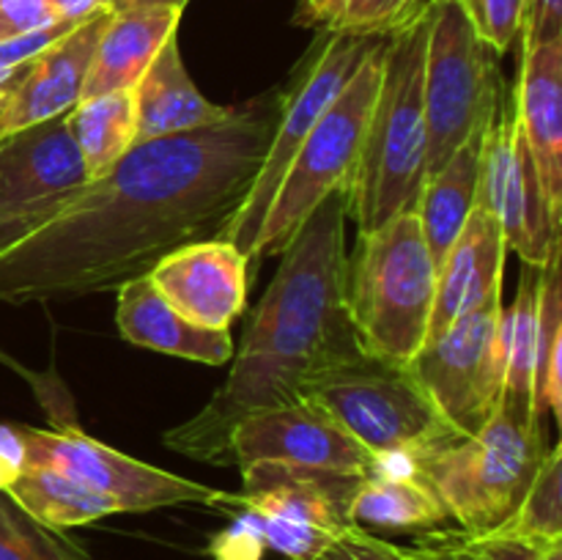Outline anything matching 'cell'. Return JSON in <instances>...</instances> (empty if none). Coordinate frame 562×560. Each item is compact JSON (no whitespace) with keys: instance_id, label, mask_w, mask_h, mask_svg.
<instances>
[{"instance_id":"obj_1","label":"cell","mask_w":562,"mask_h":560,"mask_svg":"<svg viewBox=\"0 0 562 560\" xmlns=\"http://www.w3.org/2000/svg\"><path fill=\"white\" fill-rule=\"evenodd\" d=\"M278 110L280 91H269L220 124L132 146L0 256V302L113 291L179 247L220 239L256 181Z\"/></svg>"},{"instance_id":"obj_30","label":"cell","mask_w":562,"mask_h":560,"mask_svg":"<svg viewBox=\"0 0 562 560\" xmlns=\"http://www.w3.org/2000/svg\"><path fill=\"white\" fill-rule=\"evenodd\" d=\"M562 294H560V258L541 269V294H538V362H536V399L543 412L562 415Z\"/></svg>"},{"instance_id":"obj_29","label":"cell","mask_w":562,"mask_h":560,"mask_svg":"<svg viewBox=\"0 0 562 560\" xmlns=\"http://www.w3.org/2000/svg\"><path fill=\"white\" fill-rule=\"evenodd\" d=\"M406 552L412 560H543L547 547L508 533H467L461 527H439L417 533L415 544H409Z\"/></svg>"},{"instance_id":"obj_4","label":"cell","mask_w":562,"mask_h":560,"mask_svg":"<svg viewBox=\"0 0 562 560\" xmlns=\"http://www.w3.org/2000/svg\"><path fill=\"white\" fill-rule=\"evenodd\" d=\"M547 453V417L499 399L481 432L423 456L412 470L461 530L494 533L516 514Z\"/></svg>"},{"instance_id":"obj_16","label":"cell","mask_w":562,"mask_h":560,"mask_svg":"<svg viewBox=\"0 0 562 560\" xmlns=\"http://www.w3.org/2000/svg\"><path fill=\"white\" fill-rule=\"evenodd\" d=\"M66 113L0 141V198L20 209H60L88 184Z\"/></svg>"},{"instance_id":"obj_37","label":"cell","mask_w":562,"mask_h":560,"mask_svg":"<svg viewBox=\"0 0 562 560\" xmlns=\"http://www.w3.org/2000/svg\"><path fill=\"white\" fill-rule=\"evenodd\" d=\"M521 49L562 38V0H527Z\"/></svg>"},{"instance_id":"obj_31","label":"cell","mask_w":562,"mask_h":560,"mask_svg":"<svg viewBox=\"0 0 562 560\" xmlns=\"http://www.w3.org/2000/svg\"><path fill=\"white\" fill-rule=\"evenodd\" d=\"M71 538L42 527L5 492H0V560H60Z\"/></svg>"},{"instance_id":"obj_17","label":"cell","mask_w":562,"mask_h":560,"mask_svg":"<svg viewBox=\"0 0 562 560\" xmlns=\"http://www.w3.org/2000/svg\"><path fill=\"white\" fill-rule=\"evenodd\" d=\"M110 16H113L110 9L86 16L75 31L49 44L44 53L31 60L14 97L9 99L3 115H0V141L25 126L38 124V121L69 113L80 102L93 49H97Z\"/></svg>"},{"instance_id":"obj_11","label":"cell","mask_w":562,"mask_h":560,"mask_svg":"<svg viewBox=\"0 0 562 560\" xmlns=\"http://www.w3.org/2000/svg\"><path fill=\"white\" fill-rule=\"evenodd\" d=\"M497 217L508 250L527 267L543 269L560 258V214L549 203L516 119L514 91H499L492 124L483 141L477 201Z\"/></svg>"},{"instance_id":"obj_44","label":"cell","mask_w":562,"mask_h":560,"mask_svg":"<svg viewBox=\"0 0 562 560\" xmlns=\"http://www.w3.org/2000/svg\"><path fill=\"white\" fill-rule=\"evenodd\" d=\"M60 560H91V558L86 555V549H80L75 541H71V547L66 549V555Z\"/></svg>"},{"instance_id":"obj_10","label":"cell","mask_w":562,"mask_h":560,"mask_svg":"<svg viewBox=\"0 0 562 560\" xmlns=\"http://www.w3.org/2000/svg\"><path fill=\"white\" fill-rule=\"evenodd\" d=\"M503 294L456 318L406 362L442 421L461 439L481 432L503 399Z\"/></svg>"},{"instance_id":"obj_33","label":"cell","mask_w":562,"mask_h":560,"mask_svg":"<svg viewBox=\"0 0 562 560\" xmlns=\"http://www.w3.org/2000/svg\"><path fill=\"white\" fill-rule=\"evenodd\" d=\"M483 42L503 55L521 36L527 0H461Z\"/></svg>"},{"instance_id":"obj_32","label":"cell","mask_w":562,"mask_h":560,"mask_svg":"<svg viewBox=\"0 0 562 560\" xmlns=\"http://www.w3.org/2000/svg\"><path fill=\"white\" fill-rule=\"evenodd\" d=\"M428 0H344L338 20L327 31L355 36H390L404 27Z\"/></svg>"},{"instance_id":"obj_18","label":"cell","mask_w":562,"mask_h":560,"mask_svg":"<svg viewBox=\"0 0 562 560\" xmlns=\"http://www.w3.org/2000/svg\"><path fill=\"white\" fill-rule=\"evenodd\" d=\"M505 253L508 245L497 217L475 203L464 231L437 267V296L428 338L448 329L456 318L481 307L492 296L503 294Z\"/></svg>"},{"instance_id":"obj_9","label":"cell","mask_w":562,"mask_h":560,"mask_svg":"<svg viewBox=\"0 0 562 560\" xmlns=\"http://www.w3.org/2000/svg\"><path fill=\"white\" fill-rule=\"evenodd\" d=\"M379 38L382 36H355V33L327 31L322 42H316V47L305 55L291 86L280 91L278 121H274L272 141H269L267 154H263L256 181H252L245 203H241L236 217L231 220L220 239L234 242L247 258L252 256L258 231H261L263 217L272 206L274 192H278L291 159L296 157L305 137L316 126V121L333 104V99L344 91L346 82L360 69V64Z\"/></svg>"},{"instance_id":"obj_12","label":"cell","mask_w":562,"mask_h":560,"mask_svg":"<svg viewBox=\"0 0 562 560\" xmlns=\"http://www.w3.org/2000/svg\"><path fill=\"white\" fill-rule=\"evenodd\" d=\"M25 459L55 467L91 492L115 503L119 514L168 508V505H214L225 492L168 470L137 461L110 445L97 443L77 426H58L55 432L20 426Z\"/></svg>"},{"instance_id":"obj_21","label":"cell","mask_w":562,"mask_h":560,"mask_svg":"<svg viewBox=\"0 0 562 560\" xmlns=\"http://www.w3.org/2000/svg\"><path fill=\"white\" fill-rule=\"evenodd\" d=\"M132 93H135V146L220 124L236 110L231 104L209 102L198 91L190 71L184 69L176 36H170L154 55Z\"/></svg>"},{"instance_id":"obj_40","label":"cell","mask_w":562,"mask_h":560,"mask_svg":"<svg viewBox=\"0 0 562 560\" xmlns=\"http://www.w3.org/2000/svg\"><path fill=\"white\" fill-rule=\"evenodd\" d=\"M340 9H344V0H305V11H302V20L316 22L324 31L333 27V22L338 20Z\"/></svg>"},{"instance_id":"obj_8","label":"cell","mask_w":562,"mask_h":560,"mask_svg":"<svg viewBox=\"0 0 562 560\" xmlns=\"http://www.w3.org/2000/svg\"><path fill=\"white\" fill-rule=\"evenodd\" d=\"M384 44H387V36L373 44L360 69L351 75L344 91L324 110L296 157L291 159L283 181L274 192L272 206L263 217L261 231H258L250 261L280 256L291 245L302 223L311 217L313 209L335 190L346 187L357 157H360L368 115H371L373 99H376Z\"/></svg>"},{"instance_id":"obj_28","label":"cell","mask_w":562,"mask_h":560,"mask_svg":"<svg viewBox=\"0 0 562 560\" xmlns=\"http://www.w3.org/2000/svg\"><path fill=\"white\" fill-rule=\"evenodd\" d=\"M538 547L562 544V448H549L516 514L499 530Z\"/></svg>"},{"instance_id":"obj_3","label":"cell","mask_w":562,"mask_h":560,"mask_svg":"<svg viewBox=\"0 0 562 560\" xmlns=\"http://www.w3.org/2000/svg\"><path fill=\"white\" fill-rule=\"evenodd\" d=\"M428 5L390 33L376 99L368 115L360 157L346 181V214L360 234L412 212L428 179V126L423 108Z\"/></svg>"},{"instance_id":"obj_15","label":"cell","mask_w":562,"mask_h":560,"mask_svg":"<svg viewBox=\"0 0 562 560\" xmlns=\"http://www.w3.org/2000/svg\"><path fill=\"white\" fill-rule=\"evenodd\" d=\"M247 264L234 242L203 239L165 256L148 278L181 316L206 329H228L245 311Z\"/></svg>"},{"instance_id":"obj_43","label":"cell","mask_w":562,"mask_h":560,"mask_svg":"<svg viewBox=\"0 0 562 560\" xmlns=\"http://www.w3.org/2000/svg\"><path fill=\"white\" fill-rule=\"evenodd\" d=\"M0 366H5V368H9V371L20 373V377L25 379V382H31V384H33V390H36V393H38V399H44V393H47V384H44V377H42V373L27 371V368L22 366V362H16L14 357L5 355L3 349H0Z\"/></svg>"},{"instance_id":"obj_13","label":"cell","mask_w":562,"mask_h":560,"mask_svg":"<svg viewBox=\"0 0 562 560\" xmlns=\"http://www.w3.org/2000/svg\"><path fill=\"white\" fill-rule=\"evenodd\" d=\"M280 464L318 467V470L373 475L382 470L376 459L313 401L272 406L245 417L231 434V464Z\"/></svg>"},{"instance_id":"obj_26","label":"cell","mask_w":562,"mask_h":560,"mask_svg":"<svg viewBox=\"0 0 562 560\" xmlns=\"http://www.w3.org/2000/svg\"><path fill=\"white\" fill-rule=\"evenodd\" d=\"M538 294H541V269L527 267L521 285L499 324V349H503V399L514 401L521 410L538 417L547 412L536 399V362H538Z\"/></svg>"},{"instance_id":"obj_41","label":"cell","mask_w":562,"mask_h":560,"mask_svg":"<svg viewBox=\"0 0 562 560\" xmlns=\"http://www.w3.org/2000/svg\"><path fill=\"white\" fill-rule=\"evenodd\" d=\"M190 0H110L108 9L113 14H121V11H137V9H176L184 11V5Z\"/></svg>"},{"instance_id":"obj_20","label":"cell","mask_w":562,"mask_h":560,"mask_svg":"<svg viewBox=\"0 0 562 560\" xmlns=\"http://www.w3.org/2000/svg\"><path fill=\"white\" fill-rule=\"evenodd\" d=\"M115 324L121 338L132 346L162 351L170 357H184L206 366H223L234 357V340L228 329H206L181 316L154 285L148 275L126 280L119 285Z\"/></svg>"},{"instance_id":"obj_14","label":"cell","mask_w":562,"mask_h":560,"mask_svg":"<svg viewBox=\"0 0 562 560\" xmlns=\"http://www.w3.org/2000/svg\"><path fill=\"white\" fill-rule=\"evenodd\" d=\"M241 470V492L220 500L217 508H250L296 525L338 536L351 527V500L368 475L318 470V467L256 461Z\"/></svg>"},{"instance_id":"obj_19","label":"cell","mask_w":562,"mask_h":560,"mask_svg":"<svg viewBox=\"0 0 562 560\" xmlns=\"http://www.w3.org/2000/svg\"><path fill=\"white\" fill-rule=\"evenodd\" d=\"M514 97L527 152L562 217V38L521 49Z\"/></svg>"},{"instance_id":"obj_42","label":"cell","mask_w":562,"mask_h":560,"mask_svg":"<svg viewBox=\"0 0 562 560\" xmlns=\"http://www.w3.org/2000/svg\"><path fill=\"white\" fill-rule=\"evenodd\" d=\"M27 66H31V60H27V64H22V66H14V69H0V115H3L9 99L14 97L16 86H20L22 75L27 71Z\"/></svg>"},{"instance_id":"obj_38","label":"cell","mask_w":562,"mask_h":560,"mask_svg":"<svg viewBox=\"0 0 562 560\" xmlns=\"http://www.w3.org/2000/svg\"><path fill=\"white\" fill-rule=\"evenodd\" d=\"M55 214H58V209H20L0 198V256L16 242L25 239L27 234L42 228Z\"/></svg>"},{"instance_id":"obj_27","label":"cell","mask_w":562,"mask_h":560,"mask_svg":"<svg viewBox=\"0 0 562 560\" xmlns=\"http://www.w3.org/2000/svg\"><path fill=\"white\" fill-rule=\"evenodd\" d=\"M71 137L91 179L108 173L135 146V93L113 91L80 99L66 113Z\"/></svg>"},{"instance_id":"obj_25","label":"cell","mask_w":562,"mask_h":560,"mask_svg":"<svg viewBox=\"0 0 562 560\" xmlns=\"http://www.w3.org/2000/svg\"><path fill=\"white\" fill-rule=\"evenodd\" d=\"M0 492L9 494L31 519L49 530L91 525L104 516L119 514L115 503L77 483L66 472L27 459L11 472Z\"/></svg>"},{"instance_id":"obj_35","label":"cell","mask_w":562,"mask_h":560,"mask_svg":"<svg viewBox=\"0 0 562 560\" xmlns=\"http://www.w3.org/2000/svg\"><path fill=\"white\" fill-rule=\"evenodd\" d=\"M234 522L220 533L212 541V558L214 560H261L263 544L261 533H258L256 522L245 514V511H231Z\"/></svg>"},{"instance_id":"obj_22","label":"cell","mask_w":562,"mask_h":560,"mask_svg":"<svg viewBox=\"0 0 562 560\" xmlns=\"http://www.w3.org/2000/svg\"><path fill=\"white\" fill-rule=\"evenodd\" d=\"M181 11L176 9H137L110 16L88 69L82 99L102 97L113 91H132L154 55L176 36Z\"/></svg>"},{"instance_id":"obj_5","label":"cell","mask_w":562,"mask_h":560,"mask_svg":"<svg viewBox=\"0 0 562 560\" xmlns=\"http://www.w3.org/2000/svg\"><path fill=\"white\" fill-rule=\"evenodd\" d=\"M437 296V264L415 209L360 234L346 256V307L366 355L406 366L423 349Z\"/></svg>"},{"instance_id":"obj_6","label":"cell","mask_w":562,"mask_h":560,"mask_svg":"<svg viewBox=\"0 0 562 560\" xmlns=\"http://www.w3.org/2000/svg\"><path fill=\"white\" fill-rule=\"evenodd\" d=\"M300 399L335 417L382 470H412L417 459L461 439L409 368L371 355L311 377Z\"/></svg>"},{"instance_id":"obj_23","label":"cell","mask_w":562,"mask_h":560,"mask_svg":"<svg viewBox=\"0 0 562 560\" xmlns=\"http://www.w3.org/2000/svg\"><path fill=\"white\" fill-rule=\"evenodd\" d=\"M486 132L467 141L437 173H431L417 195L415 214L434 264H442L453 242L464 231L477 201Z\"/></svg>"},{"instance_id":"obj_36","label":"cell","mask_w":562,"mask_h":560,"mask_svg":"<svg viewBox=\"0 0 562 560\" xmlns=\"http://www.w3.org/2000/svg\"><path fill=\"white\" fill-rule=\"evenodd\" d=\"M49 22L55 16L47 0H0V42L20 38Z\"/></svg>"},{"instance_id":"obj_2","label":"cell","mask_w":562,"mask_h":560,"mask_svg":"<svg viewBox=\"0 0 562 560\" xmlns=\"http://www.w3.org/2000/svg\"><path fill=\"white\" fill-rule=\"evenodd\" d=\"M346 192L324 198L280 253V267L247 322L234 366L201 412L162 443L206 464H231V434L245 417L300 401L316 373L366 355L346 307Z\"/></svg>"},{"instance_id":"obj_24","label":"cell","mask_w":562,"mask_h":560,"mask_svg":"<svg viewBox=\"0 0 562 560\" xmlns=\"http://www.w3.org/2000/svg\"><path fill=\"white\" fill-rule=\"evenodd\" d=\"M448 522V511L415 470L373 472L351 500V525L362 530L428 533Z\"/></svg>"},{"instance_id":"obj_34","label":"cell","mask_w":562,"mask_h":560,"mask_svg":"<svg viewBox=\"0 0 562 560\" xmlns=\"http://www.w3.org/2000/svg\"><path fill=\"white\" fill-rule=\"evenodd\" d=\"M313 560H412V555L406 552V547L351 525L340 530Z\"/></svg>"},{"instance_id":"obj_39","label":"cell","mask_w":562,"mask_h":560,"mask_svg":"<svg viewBox=\"0 0 562 560\" xmlns=\"http://www.w3.org/2000/svg\"><path fill=\"white\" fill-rule=\"evenodd\" d=\"M47 3H49V11H53L55 20L82 22L86 16L108 9L110 0H47Z\"/></svg>"},{"instance_id":"obj_7","label":"cell","mask_w":562,"mask_h":560,"mask_svg":"<svg viewBox=\"0 0 562 560\" xmlns=\"http://www.w3.org/2000/svg\"><path fill=\"white\" fill-rule=\"evenodd\" d=\"M423 108L428 126V176L492 124L503 77L499 55L481 38L461 0H428Z\"/></svg>"}]
</instances>
